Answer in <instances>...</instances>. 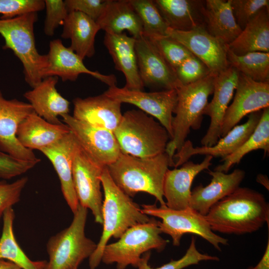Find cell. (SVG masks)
<instances>
[{
    "label": "cell",
    "instance_id": "cell-1",
    "mask_svg": "<svg viewBox=\"0 0 269 269\" xmlns=\"http://www.w3.org/2000/svg\"><path fill=\"white\" fill-rule=\"evenodd\" d=\"M205 217L213 232L241 235L256 232L266 223L269 226V205L261 193L239 187Z\"/></svg>",
    "mask_w": 269,
    "mask_h": 269
},
{
    "label": "cell",
    "instance_id": "cell-2",
    "mask_svg": "<svg viewBox=\"0 0 269 269\" xmlns=\"http://www.w3.org/2000/svg\"><path fill=\"white\" fill-rule=\"evenodd\" d=\"M169 166L174 164L165 152L148 158L121 152L107 167L115 183L127 195L134 197L138 192L147 193L163 206V183Z\"/></svg>",
    "mask_w": 269,
    "mask_h": 269
},
{
    "label": "cell",
    "instance_id": "cell-3",
    "mask_svg": "<svg viewBox=\"0 0 269 269\" xmlns=\"http://www.w3.org/2000/svg\"><path fill=\"white\" fill-rule=\"evenodd\" d=\"M104 199L103 202V232L94 253L89 258L90 269L100 264L104 249L112 237L119 239L129 228L148 222L150 218L143 213L139 205L114 182L107 166L101 175Z\"/></svg>",
    "mask_w": 269,
    "mask_h": 269
},
{
    "label": "cell",
    "instance_id": "cell-4",
    "mask_svg": "<svg viewBox=\"0 0 269 269\" xmlns=\"http://www.w3.org/2000/svg\"><path fill=\"white\" fill-rule=\"evenodd\" d=\"M114 134L122 153L140 158L165 152L170 139L160 123L140 110L124 113Z\"/></svg>",
    "mask_w": 269,
    "mask_h": 269
},
{
    "label": "cell",
    "instance_id": "cell-5",
    "mask_svg": "<svg viewBox=\"0 0 269 269\" xmlns=\"http://www.w3.org/2000/svg\"><path fill=\"white\" fill-rule=\"evenodd\" d=\"M37 19V12L0 19V34L4 39L2 48L11 50L20 60L25 81L32 88L43 79L48 61L47 54H40L36 47L34 25Z\"/></svg>",
    "mask_w": 269,
    "mask_h": 269
},
{
    "label": "cell",
    "instance_id": "cell-6",
    "mask_svg": "<svg viewBox=\"0 0 269 269\" xmlns=\"http://www.w3.org/2000/svg\"><path fill=\"white\" fill-rule=\"evenodd\" d=\"M214 77L210 74L176 89L177 102L174 111L175 116L172 123L173 137L165 149L174 167L173 155L185 142L190 129L197 130L201 127L208 98L213 93Z\"/></svg>",
    "mask_w": 269,
    "mask_h": 269
},
{
    "label": "cell",
    "instance_id": "cell-7",
    "mask_svg": "<svg viewBox=\"0 0 269 269\" xmlns=\"http://www.w3.org/2000/svg\"><path fill=\"white\" fill-rule=\"evenodd\" d=\"M88 209L79 204L70 226L52 236L46 244L49 257L44 269H75L89 258L97 244L85 234Z\"/></svg>",
    "mask_w": 269,
    "mask_h": 269
},
{
    "label": "cell",
    "instance_id": "cell-8",
    "mask_svg": "<svg viewBox=\"0 0 269 269\" xmlns=\"http://www.w3.org/2000/svg\"><path fill=\"white\" fill-rule=\"evenodd\" d=\"M158 221L154 218L145 223L128 229L115 243L107 244L103 251L101 262L116 264L117 269H126L131 265L137 268L142 255L155 250L160 252L169 242L161 236Z\"/></svg>",
    "mask_w": 269,
    "mask_h": 269
},
{
    "label": "cell",
    "instance_id": "cell-9",
    "mask_svg": "<svg viewBox=\"0 0 269 269\" xmlns=\"http://www.w3.org/2000/svg\"><path fill=\"white\" fill-rule=\"evenodd\" d=\"M142 207L145 214L161 219L158 221L161 233L170 236L175 247L180 246L182 236L188 233L202 237L219 251H221V245L228 244V239L212 230L205 216L190 208L177 210L156 204H143Z\"/></svg>",
    "mask_w": 269,
    "mask_h": 269
},
{
    "label": "cell",
    "instance_id": "cell-10",
    "mask_svg": "<svg viewBox=\"0 0 269 269\" xmlns=\"http://www.w3.org/2000/svg\"><path fill=\"white\" fill-rule=\"evenodd\" d=\"M77 143L72 168L76 196L80 205L91 210L95 222L102 225L103 200L100 177L104 167L95 163Z\"/></svg>",
    "mask_w": 269,
    "mask_h": 269
},
{
    "label": "cell",
    "instance_id": "cell-11",
    "mask_svg": "<svg viewBox=\"0 0 269 269\" xmlns=\"http://www.w3.org/2000/svg\"><path fill=\"white\" fill-rule=\"evenodd\" d=\"M104 93L121 103L133 104L147 114L155 118L167 130L170 139L172 138L173 113L177 102L176 90L145 92L141 90H132L113 86L109 87Z\"/></svg>",
    "mask_w": 269,
    "mask_h": 269
},
{
    "label": "cell",
    "instance_id": "cell-12",
    "mask_svg": "<svg viewBox=\"0 0 269 269\" xmlns=\"http://www.w3.org/2000/svg\"><path fill=\"white\" fill-rule=\"evenodd\" d=\"M61 117L79 145L95 163L104 167L116 160L121 152L113 132L83 123L69 114Z\"/></svg>",
    "mask_w": 269,
    "mask_h": 269
},
{
    "label": "cell",
    "instance_id": "cell-13",
    "mask_svg": "<svg viewBox=\"0 0 269 269\" xmlns=\"http://www.w3.org/2000/svg\"><path fill=\"white\" fill-rule=\"evenodd\" d=\"M33 112L29 103L7 100L0 90V150L19 159L39 163L41 160L32 150L23 147L16 137L20 124Z\"/></svg>",
    "mask_w": 269,
    "mask_h": 269
},
{
    "label": "cell",
    "instance_id": "cell-14",
    "mask_svg": "<svg viewBox=\"0 0 269 269\" xmlns=\"http://www.w3.org/2000/svg\"><path fill=\"white\" fill-rule=\"evenodd\" d=\"M268 107L269 82H257L239 73L235 96L224 117L221 137L237 125L245 116Z\"/></svg>",
    "mask_w": 269,
    "mask_h": 269
},
{
    "label": "cell",
    "instance_id": "cell-15",
    "mask_svg": "<svg viewBox=\"0 0 269 269\" xmlns=\"http://www.w3.org/2000/svg\"><path fill=\"white\" fill-rule=\"evenodd\" d=\"M166 34L201 60L211 75L216 76L229 67L227 58L228 45L209 34L205 28L182 31L169 28Z\"/></svg>",
    "mask_w": 269,
    "mask_h": 269
},
{
    "label": "cell",
    "instance_id": "cell-16",
    "mask_svg": "<svg viewBox=\"0 0 269 269\" xmlns=\"http://www.w3.org/2000/svg\"><path fill=\"white\" fill-rule=\"evenodd\" d=\"M135 50L141 80L144 86L176 90L181 86L174 70L146 36L135 38Z\"/></svg>",
    "mask_w": 269,
    "mask_h": 269
},
{
    "label": "cell",
    "instance_id": "cell-17",
    "mask_svg": "<svg viewBox=\"0 0 269 269\" xmlns=\"http://www.w3.org/2000/svg\"><path fill=\"white\" fill-rule=\"evenodd\" d=\"M262 110L252 113L244 124L236 125L217 142L211 146H193L192 142H185L173 157L175 168L181 166L195 155H211L213 157L225 158L238 149L249 137L256 128L262 116Z\"/></svg>",
    "mask_w": 269,
    "mask_h": 269
},
{
    "label": "cell",
    "instance_id": "cell-18",
    "mask_svg": "<svg viewBox=\"0 0 269 269\" xmlns=\"http://www.w3.org/2000/svg\"><path fill=\"white\" fill-rule=\"evenodd\" d=\"M239 72L232 67L215 76L213 97L207 105L204 115L210 118L209 127L201 140L202 146L215 145L221 138L222 124L228 104L236 90L239 78Z\"/></svg>",
    "mask_w": 269,
    "mask_h": 269
},
{
    "label": "cell",
    "instance_id": "cell-19",
    "mask_svg": "<svg viewBox=\"0 0 269 269\" xmlns=\"http://www.w3.org/2000/svg\"><path fill=\"white\" fill-rule=\"evenodd\" d=\"M47 55V66L43 79L48 77H60L63 81H75L81 74L91 75L108 85L116 86L117 79L113 74L104 75L90 70L82 59L69 47H65L60 39L51 40Z\"/></svg>",
    "mask_w": 269,
    "mask_h": 269
},
{
    "label": "cell",
    "instance_id": "cell-20",
    "mask_svg": "<svg viewBox=\"0 0 269 269\" xmlns=\"http://www.w3.org/2000/svg\"><path fill=\"white\" fill-rule=\"evenodd\" d=\"M73 103L72 116L91 126L114 133L121 121L122 103L104 93L85 98H76Z\"/></svg>",
    "mask_w": 269,
    "mask_h": 269
},
{
    "label": "cell",
    "instance_id": "cell-21",
    "mask_svg": "<svg viewBox=\"0 0 269 269\" xmlns=\"http://www.w3.org/2000/svg\"><path fill=\"white\" fill-rule=\"evenodd\" d=\"M213 156L206 155L200 163L187 161L179 168L168 169L163 183V197L169 208L180 210L189 207L191 187L194 178L201 171L209 169Z\"/></svg>",
    "mask_w": 269,
    "mask_h": 269
},
{
    "label": "cell",
    "instance_id": "cell-22",
    "mask_svg": "<svg viewBox=\"0 0 269 269\" xmlns=\"http://www.w3.org/2000/svg\"><path fill=\"white\" fill-rule=\"evenodd\" d=\"M77 144L70 131L55 143L40 150L53 165L60 181L63 195L73 214L79 205L72 171L73 158Z\"/></svg>",
    "mask_w": 269,
    "mask_h": 269
},
{
    "label": "cell",
    "instance_id": "cell-23",
    "mask_svg": "<svg viewBox=\"0 0 269 269\" xmlns=\"http://www.w3.org/2000/svg\"><path fill=\"white\" fill-rule=\"evenodd\" d=\"M207 172L212 176L210 183L206 186L200 184L195 187L191 191L189 202L190 208L204 216L215 204L239 188L245 176V171L240 169L229 174L209 169Z\"/></svg>",
    "mask_w": 269,
    "mask_h": 269
},
{
    "label": "cell",
    "instance_id": "cell-24",
    "mask_svg": "<svg viewBox=\"0 0 269 269\" xmlns=\"http://www.w3.org/2000/svg\"><path fill=\"white\" fill-rule=\"evenodd\" d=\"M135 38L125 33H105L104 44L112 57L116 70L123 73L126 79L125 88L143 91L135 50Z\"/></svg>",
    "mask_w": 269,
    "mask_h": 269
},
{
    "label": "cell",
    "instance_id": "cell-25",
    "mask_svg": "<svg viewBox=\"0 0 269 269\" xmlns=\"http://www.w3.org/2000/svg\"><path fill=\"white\" fill-rule=\"evenodd\" d=\"M153 2L169 28L182 31L205 28V0H154Z\"/></svg>",
    "mask_w": 269,
    "mask_h": 269
},
{
    "label": "cell",
    "instance_id": "cell-26",
    "mask_svg": "<svg viewBox=\"0 0 269 269\" xmlns=\"http://www.w3.org/2000/svg\"><path fill=\"white\" fill-rule=\"evenodd\" d=\"M58 77H48L23 96L32 106L34 112L48 122L59 125V116L68 114L70 102L56 88Z\"/></svg>",
    "mask_w": 269,
    "mask_h": 269
},
{
    "label": "cell",
    "instance_id": "cell-27",
    "mask_svg": "<svg viewBox=\"0 0 269 269\" xmlns=\"http://www.w3.org/2000/svg\"><path fill=\"white\" fill-rule=\"evenodd\" d=\"M70 132L64 123H50L35 112L28 116L19 125L16 137L24 147L39 151L55 143Z\"/></svg>",
    "mask_w": 269,
    "mask_h": 269
},
{
    "label": "cell",
    "instance_id": "cell-28",
    "mask_svg": "<svg viewBox=\"0 0 269 269\" xmlns=\"http://www.w3.org/2000/svg\"><path fill=\"white\" fill-rule=\"evenodd\" d=\"M96 23L105 33L121 34L128 31L137 38L142 35L140 19L130 0H107Z\"/></svg>",
    "mask_w": 269,
    "mask_h": 269
},
{
    "label": "cell",
    "instance_id": "cell-29",
    "mask_svg": "<svg viewBox=\"0 0 269 269\" xmlns=\"http://www.w3.org/2000/svg\"><path fill=\"white\" fill-rule=\"evenodd\" d=\"M63 25L61 36L70 39L69 47L72 50L83 60L95 54V37L101 30L95 20L82 12L72 11L68 13Z\"/></svg>",
    "mask_w": 269,
    "mask_h": 269
},
{
    "label": "cell",
    "instance_id": "cell-30",
    "mask_svg": "<svg viewBox=\"0 0 269 269\" xmlns=\"http://www.w3.org/2000/svg\"><path fill=\"white\" fill-rule=\"evenodd\" d=\"M228 47L237 55L269 52V7L263 8Z\"/></svg>",
    "mask_w": 269,
    "mask_h": 269
},
{
    "label": "cell",
    "instance_id": "cell-31",
    "mask_svg": "<svg viewBox=\"0 0 269 269\" xmlns=\"http://www.w3.org/2000/svg\"><path fill=\"white\" fill-rule=\"evenodd\" d=\"M205 21L207 32L227 45L242 30L233 15L230 0H205Z\"/></svg>",
    "mask_w": 269,
    "mask_h": 269
},
{
    "label": "cell",
    "instance_id": "cell-32",
    "mask_svg": "<svg viewBox=\"0 0 269 269\" xmlns=\"http://www.w3.org/2000/svg\"><path fill=\"white\" fill-rule=\"evenodd\" d=\"M14 217L12 207L7 208L3 214V227L0 238V259L10 261L22 269H44L46 261L31 260L16 242L13 229Z\"/></svg>",
    "mask_w": 269,
    "mask_h": 269
},
{
    "label": "cell",
    "instance_id": "cell-33",
    "mask_svg": "<svg viewBox=\"0 0 269 269\" xmlns=\"http://www.w3.org/2000/svg\"><path fill=\"white\" fill-rule=\"evenodd\" d=\"M263 149L265 153L269 152V107L263 110L260 120L253 133L235 151L221 161L214 170L227 173L231 167L239 163L243 157L253 150Z\"/></svg>",
    "mask_w": 269,
    "mask_h": 269
},
{
    "label": "cell",
    "instance_id": "cell-34",
    "mask_svg": "<svg viewBox=\"0 0 269 269\" xmlns=\"http://www.w3.org/2000/svg\"><path fill=\"white\" fill-rule=\"evenodd\" d=\"M227 58L229 66L239 73L257 82H269V52L237 55L228 48Z\"/></svg>",
    "mask_w": 269,
    "mask_h": 269
},
{
    "label": "cell",
    "instance_id": "cell-35",
    "mask_svg": "<svg viewBox=\"0 0 269 269\" xmlns=\"http://www.w3.org/2000/svg\"><path fill=\"white\" fill-rule=\"evenodd\" d=\"M134 9L141 20L142 35L166 36L169 28L153 0H130Z\"/></svg>",
    "mask_w": 269,
    "mask_h": 269
},
{
    "label": "cell",
    "instance_id": "cell-36",
    "mask_svg": "<svg viewBox=\"0 0 269 269\" xmlns=\"http://www.w3.org/2000/svg\"><path fill=\"white\" fill-rule=\"evenodd\" d=\"M150 257V252H147L141 256L137 265V269H183L188 266L198 264L201 261H219V258L216 256L200 253L196 246V239L192 237L190 245L185 254L180 259L177 260H171L169 262L156 268H152L148 263Z\"/></svg>",
    "mask_w": 269,
    "mask_h": 269
},
{
    "label": "cell",
    "instance_id": "cell-37",
    "mask_svg": "<svg viewBox=\"0 0 269 269\" xmlns=\"http://www.w3.org/2000/svg\"><path fill=\"white\" fill-rule=\"evenodd\" d=\"M146 37L174 71L183 61L193 55L183 45L168 35Z\"/></svg>",
    "mask_w": 269,
    "mask_h": 269
},
{
    "label": "cell",
    "instance_id": "cell-38",
    "mask_svg": "<svg viewBox=\"0 0 269 269\" xmlns=\"http://www.w3.org/2000/svg\"><path fill=\"white\" fill-rule=\"evenodd\" d=\"M175 73L181 85L194 83L211 74L208 67L193 55L178 66Z\"/></svg>",
    "mask_w": 269,
    "mask_h": 269
},
{
    "label": "cell",
    "instance_id": "cell-39",
    "mask_svg": "<svg viewBox=\"0 0 269 269\" xmlns=\"http://www.w3.org/2000/svg\"><path fill=\"white\" fill-rule=\"evenodd\" d=\"M233 13L243 30L264 7H269V0H230Z\"/></svg>",
    "mask_w": 269,
    "mask_h": 269
},
{
    "label": "cell",
    "instance_id": "cell-40",
    "mask_svg": "<svg viewBox=\"0 0 269 269\" xmlns=\"http://www.w3.org/2000/svg\"><path fill=\"white\" fill-rule=\"evenodd\" d=\"M45 8L42 0H0V17L7 19L31 12H37Z\"/></svg>",
    "mask_w": 269,
    "mask_h": 269
},
{
    "label": "cell",
    "instance_id": "cell-41",
    "mask_svg": "<svg viewBox=\"0 0 269 269\" xmlns=\"http://www.w3.org/2000/svg\"><path fill=\"white\" fill-rule=\"evenodd\" d=\"M46 17L44 21V31L48 36L54 34L55 29L63 25L68 11L64 1L62 0H45Z\"/></svg>",
    "mask_w": 269,
    "mask_h": 269
},
{
    "label": "cell",
    "instance_id": "cell-42",
    "mask_svg": "<svg viewBox=\"0 0 269 269\" xmlns=\"http://www.w3.org/2000/svg\"><path fill=\"white\" fill-rule=\"evenodd\" d=\"M27 181L28 178L25 176L11 183L0 181V221L4 211L18 202Z\"/></svg>",
    "mask_w": 269,
    "mask_h": 269
},
{
    "label": "cell",
    "instance_id": "cell-43",
    "mask_svg": "<svg viewBox=\"0 0 269 269\" xmlns=\"http://www.w3.org/2000/svg\"><path fill=\"white\" fill-rule=\"evenodd\" d=\"M38 162L16 158L0 150V178L10 179L20 175L33 167Z\"/></svg>",
    "mask_w": 269,
    "mask_h": 269
},
{
    "label": "cell",
    "instance_id": "cell-44",
    "mask_svg": "<svg viewBox=\"0 0 269 269\" xmlns=\"http://www.w3.org/2000/svg\"><path fill=\"white\" fill-rule=\"evenodd\" d=\"M106 0H66L64 2L68 13L72 11L82 12L96 21L105 6Z\"/></svg>",
    "mask_w": 269,
    "mask_h": 269
},
{
    "label": "cell",
    "instance_id": "cell-45",
    "mask_svg": "<svg viewBox=\"0 0 269 269\" xmlns=\"http://www.w3.org/2000/svg\"><path fill=\"white\" fill-rule=\"evenodd\" d=\"M247 269H269V238L264 252L259 262L254 267L251 266Z\"/></svg>",
    "mask_w": 269,
    "mask_h": 269
},
{
    "label": "cell",
    "instance_id": "cell-46",
    "mask_svg": "<svg viewBox=\"0 0 269 269\" xmlns=\"http://www.w3.org/2000/svg\"><path fill=\"white\" fill-rule=\"evenodd\" d=\"M0 269H22L14 263L5 260L0 259Z\"/></svg>",
    "mask_w": 269,
    "mask_h": 269
},
{
    "label": "cell",
    "instance_id": "cell-47",
    "mask_svg": "<svg viewBox=\"0 0 269 269\" xmlns=\"http://www.w3.org/2000/svg\"><path fill=\"white\" fill-rule=\"evenodd\" d=\"M257 181L269 190V179L266 175L258 174Z\"/></svg>",
    "mask_w": 269,
    "mask_h": 269
},
{
    "label": "cell",
    "instance_id": "cell-48",
    "mask_svg": "<svg viewBox=\"0 0 269 269\" xmlns=\"http://www.w3.org/2000/svg\"></svg>",
    "mask_w": 269,
    "mask_h": 269
}]
</instances>
